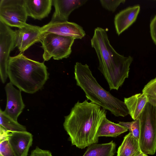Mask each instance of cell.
I'll return each mask as SVG.
<instances>
[{"instance_id":"1","label":"cell","mask_w":156,"mask_h":156,"mask_svg":"<svg viewBox=\"0 0 156 156\" xmlns=\"http://www.w3.org/2000/svg\"><path fill=\"white\" fill-rule=\"evenodd\" d=\"M107 111L86 99L78 101L65 116L63 126L73 145L80 149L98 142V131Z\"/></svg>"},{"instance_id":"2","label":"cell","mask_w":156,"mask_h":156,"mask_svg":"<svg viewBox=\"0 0 156 156\" xmlns=\"http://www.w3.org/2000/svg\"><path fill=\"white\" fill-rule=\"evenodd\" d=\"M91 46L97 54L98 69L107 81L110 90H118L129 76L133 58L118 53L111 44L107 31L97 27L91 40Z\"/></svg>"},{"instance_id":"3","label":"cell","mask_w":156,"mask_h":156,"mask_svg":"<svg viewBox=\"0 0 156 156\" xmlns=\"http://www.w3.org/2000/svg\"><path fill=\"white\" fill-rule=\"evenodd\" d=\"M8 71L10 82L21 91L30 94L41 88L48 77L43 62L28 58L22 53L10 57Z\"/></svg>"},{"instance_id":"4","label":"cell","mask_w":156,"mask_h":156,"mask_svg":"<svg viewBox=\"0 0 156 156\" xmlns=\"http://www.w3.org/2000/svg\"><path fill=\"white\" fill-rule=\"evenodd\" d=\"M74 68L76 85L83 91L87 100L116 117H124L129 114L124 101L113 96L99 84L87 64L76 62Z\"/></svg>"},{"instance_id":"5","label":"cell","mask_w":156,"mask_h":156,"mask_svg":"<svg viewBox=\"0 0 156 156\" xmlns=\"http://www.w3.org/2000/svg\"><path fill=\"white\" fill-rule=\"evenodd\" d=\"M138 118L140 122L141 150L145 154L153 155L156 151V107L148 102Z\"/></svg>"},{"instance_id":"6","label":"cell","mask_w":156,"mask_h":156,"mask_svg":"<svg viewBox=\"0 0 156 156\" xmlns=\"http://www.w3.org/2000/svg\"><path fill=\"white\" fill-rule=\"evenodd\" d=\"M75 39L54 33H44L41 42L44 50L42 56L44 61H48L51 58L59 60L68 57Z\"/></svg>"},{"instance_id":"7","label":"cell","mask_w":156,"mask_h":156,"mask_svg":"<svg viewBox=\"0 0 156 156\" xmlns=\"http://www.w3.org/2000/svg\"><path fill=\"white\" fill-rule=\"evenodd\" d=\"M28 16L24 0H0V21L8 26L21 28Z\"/></svg>"},{"instance_id":"8","label":"cell","mask_w":156,"mask_h":156,"mask_svg":"<svg viewBox=\"0 0 156 156\" xmlns=\"http://www.w3.org/2000/svg\"><path fill=\"white\" fill-rule=\"evenodd\" d=\"M15 48V32L0 21V75L2 83L8 77V65L10 52Z\"/></svg>"},{"instance_id":"9","label":"cell","mask_w":156,"mask_h":156,"mask_svg":"<svg viewBox=\"0 0 156 156\" xmlns=\"http://www.w3.org/2000/svg\"><path fill=\"white\" fill-rule=\"evenodd\" d=\"M15 32V47L22 53L35 43L41 42L44 34L41 27L27 23Z\"/></svg>"},{"instance_id":"10","label":"cell","mask_w":156,"mask_h":156,"mask_svg":"<svg viewBox=\"0 0 156 156\" xmlns=\"http://www.w3.org/2000/svg\"><path fill=\"white\" fill-rule=\"evenodd\" d=\"M7 102L4 113L15 121H17L18 116L25 107L22 100L21 91L15 88L10 82L5 87Z\"/></svg>"},{"instance_id":"11","label":"cell","mask_w":156,"mask_h":156,"mask_svg":"<svg viewBox=\"0 0 156 156\" xmlns=\"http://www.w3.org/2000/svg\"><path fill=\"white\" fill-rule=\"evenodd\" d=\"M43 33H52L81 39L86 34L83 28L76 23L68 21L48 23L41 27Z\"/></svg>"},{"instance_id":"12","label":"cell","mask_w":156,"mask_h":156,"mask_svg":"<svg viewBox=\"0 0 156 156\" xmlns=\"http://www.w3.org/2000/svg\"><path fill=\"white\" fill-rule=\"evenodd\" d=\"M87 2L84 0H53L55 10L49 23L68 21L71 13Z\"/></svg>"},{"instance_id":"13","label":"cell","mask_w":156,"mask_h":156,"mask_svg":"<svg viewBox=\"0 0 156 156\" xmlns=\"http://www.w3.org/2000/svg\"><path fill=\"white\" fill-rule=\"evenodd\" d=\"M9 143L17 156H27L33 141V136L27 131L10 133Z\"/></svg>"},{"instance_id":"14","label":"cell","mask_w":156,"mask_h":156,"mask_svg":"<svg viewBox=\"0 0 156 156\" xmlns=\"http://www.w3.org/2000/svg\"><path fill=\"white\" fill-rule=\"evenodd\" d=\"M140 10L139 5L127 7L115 16L114 23L117 34L120 35L136 21Z\"/></svg>"},{"instance_id":"15","label":"cell","mask_w":156,"mask_h":156,"mask_svg":"<svg viewBox=\"0 0 156 156\" xmlns=\"http://www.w3.org/2000/svg\"><path fill=\"white\" fill-rule=\"evenodd\" d=\"M28 16L38 20L48 16L53 4L52 0H24Z\"/></svg>"},{"instance_id":"16","label":"cell","mask_w":156,"mask_h":156,"mask_svg":"<svg viewBox=\"0 0 156 156\" xmlns=\"http://www.w3.org/2000/svg\"><path fill=\"white\" fill-rule=\"evenodd\" d=\"M124 101L129 114L135 120L138 118L148 102V100L147 96L142 93L135 94L129 98H125Z\"/></svg>"},{"instance_id":"17","label":"cell","mask_w":156,"mask_h":156,"mask_svg":"<svg viewBox=\"0 0 156 156\" xmlns=\"http://www.w3.org/2000/svg\"><path fill=\"white\" fill-rule=\"evenodd\" d=\"M142 151L139 140L129 132L125 136L121 145L118 148L117 156H136Z\"/></svg>"},{"instance_id":"18","label":"cell","mask_w":156,"mask_h":156,"mask_svg":"<svg viewBox=\"0 0 156 156\" xmlns=\"http://www.w3.org/2000/svg\"><path fill=\"white\" fill-rule=\"evenodd\" d=\"M128 129L119 123L112 122L106 117L102 121L98 130V135L99 136L116 137Z\"/></svg>"},{"instance_id":"19","label":"cell","mask_w":156,"mask_h":156,"mask_svg":"<svg viewBox=\"0 0 156 156\" xmlns=\"http://www.w3.org/2000/svg\"><path fill=\"white\" fill-rule=\"evenodd\" d=\"M115 147V144L113 141L105 144H94L88 147L83 156H113Z\"/></svg>"},{"instance_id":"20","label":"cell","mask_w":156,"mask_h":156,"mask_svg":"<svg viewBox=\"0 0 156 156\" xmlns=\"http://www.w3.org/2000/svg\"><path fill=\"white\" fill-rule=\"evenodd\" d=\"M0 125L11 132L27 131L25 126L6 115L1 109L0 110Z\"/></svg>"},{"instance_id":"21","label":"cell","mask_w":156,"mask_h":156,"mask_svg":"<svg viewBox=\"0 0 156 156\" xmlns=\"http://www.w3.org/2000/svg\"><path fill=\"white\" fill-rule=\"evenodd\" d=\"M142 93L147 97L148 102L156 107V77L151 80L144 86Z\"/></svg>"},{"instance_id":"22","label":"cell","mask_w":156,"mask_h":156,"mask_svg":"<svg viewBox=\"0 0 156 156\" xmlns=\"http://www.w3.org/2000/svg\"><path fill=\"white\" fill-rule=\"evenodd\" d=\"M120 125L127 128L132 133L133 136L139 140L140 132V119L138 118L130 122H119Z\"/></svg>"},{"instance_id":"23","label":"cell","mask_w":156,"mask_h":156,"mask_svg":"<svg viewBox=\"0 0 156 156\" xmlns=\"http://www.w3.org/2000/svg\"><path fill=\"white\" fill-rule=\"evenodd\" d=\"M124 0H101L100 2L102 6L108 11L114 12L121 4L124 3Z\"/></svg>"},{"instance_id":"24","label":"cell","mask_w":156,"mask_h":156,"mask_svg":"<svg viewBox=\"0 0 156 156\" xmlns=\"http://www.w3.org/2000/svg\"><path fill=\"white\" fill-rule=\"evenodd\" d=\"M0 156H17L11 147L8 140L0 142Z\"/></svg>"},{"instance_id":"25","label":"cell","mask_w":156,"mask_h":156,"mask_svg":"<svg viewBox=\"0 0 156 156\" xmlns=\"http://www.w3.org/2000/svg\"><path fill=\"white\" fill-rule=\"evenodd\" d=\"M30 156H53L48 150H42L38 147L31 151Z\"/></svg>"},{"instance_id":"26","label":"cell","mask_w":156,"mask_h":156,"mask_svg":"<svg viewBox=\"0 0 156 156\" xmlns=\"http://www.w3.org/2000/svg\"><path fill=\"white\" fill-rule=\"evenodd\" d=\"M150 29L151 37L154 42L156 45V15L150 22Z\"/></svg>"},{"instance_id":"27","label":"cell","mask_w":156,"mask_h":156,"mask_svg":"<svg viewBox=\"0 0 156 156\" xmlns=\"http://www.w3.org/2000/svg\"><path fill=\"white\" fill-rule=\"evenodd\" d=\"M11 132L0 126V142L8 140Z\"/></svg>"},{"instance_id":"28","label":"cell","mask_w":156,"mask_h":156,"mask_svg":"<svg viewBox=\"0 0 156 156\" xmlns=\"http://www.w3.org/2000/svg\"><path fill=\"white\" fill-rule=\"evenodd\" d=\"M136 156H148L147 155L142 151L140 153L138 154Z\"/></svg>"}]
</instances>
